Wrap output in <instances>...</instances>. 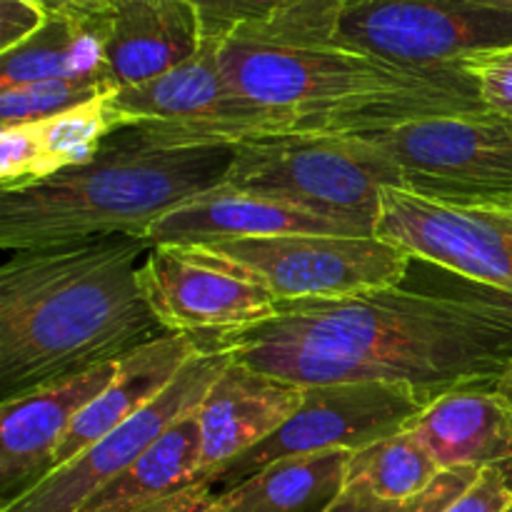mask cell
Returning <instances> with one entry per match:
<instances>
[{"instance_id":"1","label":"cell","mask_w":512,"mask_h":512,"mask_svg":"<svg viewBox=\"0 0 512 512\" xmlns=\"http://www.w3.org/2000/svg\"><path fill=\"white\" fill-rule=\"evenodd\" d=\"M298 388L408 385L425 403L495 388L512 363V295H433L400 285L333 300H288L243 333L203 345Z\"/></svg>"},{"instance_id":"2","label":"cell","mask_w":512,"mask_h":512,"mask_svg":"<svg viewBox=\"0 0 512 512\" xmlns=\"http://www.w3.org/2000/svg\"><path fill=\"white\" fill-rule=\"evenodd\" d=\"M340 0H290L240 25L220 43L230 93L260 115L230 138L348 135L450 113H485L478 85L460 68L418 70L333 40Z\"/></svg>"},{"instance_id":"3","label":"cell","mask_w":512,"mask_h":512,"mask_svg":"<svg viewBox=\"0 0 512 512\" xmlns=\"http://www.w3.org/2000/svg\"><path fill=\"white\" fill-rule=\"evenodd\" d=\"M143 238L18 250L0 268V398L113 363L165 333L140 290Z\"/></svg>"},{"instance_id":"4","label":"cell","mask_w":512,"mask_h":512,"mask_svg":"<svg viewBox=\"0 0 512 512\" xmlns=\"http://www.w3.org/2000/svg\"><path fill=\"white\" fill-rule=\"evenodd\" d=\"M233 160L235 145L160 148L125 125L85 165L0 193V245L18 253L115 235L145 238L170 210L220 188Z\"/></svg>"},{"instance_id":"5","label":"cell","mask_w":512,"mask_h":512,"mask_svg":"<svg viewBox=\"0 0 512 512\" xmlns=\"http://www.w3.org/2000/svg\"><path fill=\"white\" fill-rule=\"evenodd\" d=\"M228 188L263 195L355 235H378L383 190L400 188L398 170L360 133L268 135L235 145Z\"/></svg>"},{"instance_id":"6","label":"cell","mask_w":512,"mask_h":512,"mask_svg":"<svg viewBox=\"0 0 512 512\" xmlns=\"http://www.w3.org/2000/svg\"><path fill=\"white\" fill-rule=\"evenodd\" d=\"M390 160L400 188L443 203L512 198V120L450 113L360 133Z\"/></svg>"},{"instance_id":"7","label":"cell","mask_w":512,"mask_h":512,"mask_svg":"<svg viewBox=\"0 0 512 512\" xmlns=\"http://www.w3.org/2000/svg\"><path fill=\"white\" fill-rule=\"evenodd\" d=\"M263 285L278 303L333 300L400 285L413 255L383 238L293 233L185 245Z\"/></svg>"},{"instance_id":"8","label":"cell","mask_w":512,"mask_h":512,"mask_svg":"<svg viewBox=\"0 0 512 512\" xmlns=\"http://www.w3.org/2000/svg\"><path fill=\"white\" fill-rule=\"evenodd\" d=\"M333 40L403 68L448 70L512 45V13L468 0H340Z\"/></svg>"},{"instance_id":"9","label":"cell","mask_w":512,"mask_h":512,"mask_svg":"<svg viewBox=\"0 0 512 512\" xmlns=\"http://www.w3.org/2000/svg\"><path fill=\"white\" fill-rule=\"evenodd\" d=\"M425 400L408 385L338 383L305 388L303 405L268 440L220 470L210 488L220 493L253 478L268 465L293 455L358 450L390 438L413 423Z\"/></svg>"},{"instance_id":"10","label":"cell","mask_w":512,"mask_h":512,"mask_svg":"<svg viewBox=\"0 0 512 512\" xmlns=\"http://www.w3.org/2000/svg\"><path fill=\"white\" fill-rule=\"evenodd\" d=\"M378 238L483 288L512 295V198L443 203L385 188Z\"/></svg>"},{"instance_id":"11","label":"cell","mask_w":512,"mask_h":512,"mask_svg":"<svg viewBox=\"0 0 512 512\" xmlns=\"http://www.w3.org/2000/svg\"><path fill=\"white\" fill-rule=\"evenodd\" d=\"M138 280L160 328L190 335L200 348L265 323L278 308L253 278L185 245H153Z\"/></svg>"},{"instance_id":"12","label":"cell","mask_w":512,"mask_h":512,"mask_svg":"<svg viewBox=\"0 0 512 512\" xmlns=\"http://www.w3.org/2000/svg\"><path fill=\"white\" fill-rule=\"evenodd\" d=\"M228 363L230 355L225 350H200L158 400L85 448L78 458L55 468L0 512H78L98 490L133 465L175 420L193 413Z\"/></svg>"},{"instance_id":"13","label":"cell","mask_w":512,"mask_h":512,"mask_svg":"<svg viewBox=\"0 0 512 512\" xmlns=\"http://www.w3.org/2000/svg\"><path fill=\"white\" fill-rule=\"evenodd\" d=\"M115 368L118 360L95 365L0 403V508L53 473L75 418L108 388Z\"/></svg>"},{"instance_id":"14","label":"cell","mask_w":512,"mask_h":512,"mask_svg":"<svg viewBox=\"0 0 512 512\" xmlns=\"http://www.w3.org/2000/svg\"><path fill=\"white\" fill-rule=\"evenodd\" d=\"M303 395L305 388L230 358L195 410L203 440V473L198 485L210 488V480L220 470L288 423L303 405Z\"/></svg>"},{"instance_id":"15","label":"cell","mask_w":512,"mask_h":512,"mask_svg":"<svg viewBox=\"0 0 512 512\" xmlns=\"http://www.w3.org/2000/svg\"><path fill=\"white\" fill-rule=\"evenodd\" d=\"M105 20V68L113 90L160 78L205 43L203 18L190 0H115Z\"/></svg>"},{"instance_id":"16","label":"cell","mask_w":512,"mask_h":512,"mask_svg":"<svg viewBox=\"0 0 512 512\" xmlns=\"http://www.w3.org/2000/svg\"><path fill=\"white\" fill-rule=\"evenodd\" d=\"M293 233L355 235L353 230L335 220L318 218L278 200L220 185L170 210L158 223L150 225L143 240L153 248V245H208L223 243V240L273 238V235ZM355 238H363V235H355Z\"/></svg>"},{"instance_id":"17","label":"cell","mask_w":512,"mask_h":512,"mask_svg":"<svg viewBox=\"0 0 512 512\" xmlns=\"http://www.w3.org/2000/svg\"><path fill=\"white\" fill-rule=\"evenodd\" d=\"M200 350H203L200 343L190 335L168 333L123 355L108 388L75 418L73 428L65 435L63 445L55 455V468L78 458L85 448L98 443L100 438L120 428L125 420L158 400V395L170 388L180 370Z\"/></svg>"},{"instance_id":"18","label":"cell","mask_w":512,"mask_h":512,"mask_svg":"<svg viewBox=\"0 0 512 512\" xmlns=\"http://www.w3.org/2000/svg\"><path fill=\"white\" fill-rule=\"evenodd\" d=\"M408 430L423 440L440 470H483L512 458V403L485 385L438 395Z\"/></svg>"},{"instance_id":"19","label":"cell","mask_w":512,"mask_h":512,"mask_svg":"<svg viewBox=\"0 0 512 512\" xmlns=\"http://www.w3.org/2000/svg\"><path fill=\"white\" fill-rule=\"evenodd\" d=\"M195 410L175 420L133 465L98 490L78 512H150L198 488L203 440Z\"/></svg>"},{"instance_id":"20","label":"cell","mask_w":512,"mask_h":512,"mask_svg":"<svg viewBox=\"0 0 512 512\" xmlns=\"http://www.w3.org/2000/svg\"><path fill=\"white\" fill-rule=\"evenodd\" d=\"M105 38V13L48 15L33 38L0 53V90L55 78L108 80Z\"/></svg>"},{"instance_id":"21","label":"cell","mask_w":512,"mask_h":512,"mask_svg":"<svg viewBox=\"0 0 512 512\" xmlns=\"http://www.w3.org/2000/svg\"><path fill=\"white\" fill-rule=\"evenodd\" d=\"M350 450L293 455L218 493L220 512H328L348 485Z\"/></svg>"},{"instance_id":"22","label":"cell","mask_w":512,"mask_h":512,"mask_svg":"<svg viewBox=\"0 0 512 512\" xmlns=\"http://www.w3.org/2000/svg\"><path fill=\"white\" fill-rule=\"evenodd\" d=\"M440 465L423 440L408 428L353 453L348 483H360L380 498L410 500L423 495L440 478Z\"/></svg>"},{"instance_id":"23","label":"cell","mask_w":512,"mask_h":512,"mask_svg":"<svg viewBox=\"0 0 512 512\" xmlns=\"http://www.w3.org/2000/svg\"><path fill=\"white\" fill-rule=\"evenodd\" d=\"M108 95H100L78 108L53 115L43 123H33L38 130L45 180L60 170L93 160L103 140L128 125L123 115L108 103Z\"/></svg>"},{"instance_id":"24","label":"cell","mask_w":512,"mask_h":512,"mask_svg":"<svg viewBox=\"0 0 512 512\" xmlns=\"http://www.w3.org/2000/svg\"><path fill=\"white\" fill-rule=\"evenodd\" d=\"M108 93H113V85L95 78L38 80V83L0 90V128L43 123L53 115Z\"/></svg>"},{"instance_id":"25","label":"cell","mask_w":512,"mask_h":512,"mask_svg":"<svg viewBox=\"0 0 512 512\" xmlns=\"http://www.w3.org/2000/svg\"><path fill=\"white\" fill-rule=\"evenodd\" d=\"M478 473V468L443 470L423 495L410 500L380 498L365 485L348 483L328 512H445L475 483Z\"/></svg>"},{"instance_id":"26","label":"cell","mask_w":512,"mask_h":512,"mask_svg":"<svg viewBox=\"0 0 512 512\" xmlns=\"http://www.w3.org/2000/svg\"><path fill=\"white\" fill-rule=\"evenodd\" d=\"M43 155L35 125L0 128V193L43 183Z\"/></svg>"},{"instance_id":"27","label":"cell","mask_w":512,"mask_h":512,"mask_svg":"<svg viewBox=\"0 0 512 512\" xmlns=\"http://www.w3.org/2000/svg\"><path fill=\"white\" fill-rule=\"evenodd\" d=\"M460 65L478 85L485 113L512 120V45L470 55Z\"/></svg>"},{"instance_id":"28","label":"cell","mask_w":512,"mask_h":512,"mask_svg":"<svg viewBox=\"0 0 512 512\" xmlns=\"http://www.w3.org/2000/svg\"><path fill=\"white\" fill-rule=\"evenodd\" d=\"M190 3L203 18L205 38L223 40L240 25L268 18L290 0H190Z\"/></svg>"},{"instance_id":"29","label":"cell","mask_w":512,"mask_h":512,"mask_svg":"<svg viewBox=\"0 0 512 512\" xmlns=\"http://www.w3.org/2000/svg\"><path fill=\"white\" fill-rule=\"evenodd\" d=\"M512 508V458L488 465L475 483L445 512H510Z\"/></svg>"},{"instance_id":"30","label":"cell","mask_w":512,"mask_h":512,"mask_svg":"<svg viewBox=\"0 0 512 512\" xmlns=\"http://www.w3.org/2000/svg\"><path fill=\"white\" fill-rule=\"evenodd\" d=\"M48 20L38 0H0V53L33 38Z\"/></svg>"},{"instance_id":"31","label":"cell","mask_w":512,"mask_h":512,"mask_svg":"<svg viewBox=\"0 0 512 512\" xmlns=\"http://www.w3.org/2000/svg\"><path fill=\"white\" fill-rule=\"evenodd\" d=\"M150 512H220L218 510V495L213 493V488H198L188 490L180 498L170 500V503L160 505V508L150 510Z\"/></svg>"},{"instance_id":"32","label":"cell","mask_w":512,"mask_h":512,"mask_svg":"<svg viewBox=\"0 0 512 512\" xmlns=\"http://www.w3.org/2000/svg\"><path fill=\"white\" fill-rule=\"evenodd\" d=\"M48 15H98L115 0H38Z\"/></svg>"},{"instance_id":"33","label":"cell","mask_w":512,"mask_h":512,"mask_svg":"<svg viewBox=\"0 0 512 512\" xmlns=\"http://www.w3.org/2000/svg\"><path fill=\"white\" fill-rule=\"evenodd\" d=\"M495 390H498L503 398H508L512 403V363L508 365V370L503 373V378L498 380V385H495Z\"/></svg>"},{"instance_id":"34","label":"cell","mask_w":512,"mask_h":512,"mask_svg":"<svg viewBox=\"0 0 512 512\" xmlns=\"http://www.w3.org/2000/svg\"><path fill=\"white\" fill-rule=\"evenodd\" d=\"M468 3L483 5V8L503 10V13H512V0H468Z\"/></svg>"},{"instance_id":"35","label":"cell","mask_w":512,"mask_h":512,"mask_svg":"<svg viewBox=\"0 0 512 512\" xmlns=\"http://www.w3.org/2000/svg\"><path fill=\"white\" fill-rule=\"evenodd\" d=\"M510 512H512V508H510Z\"/></svg>"}]
</instances>
